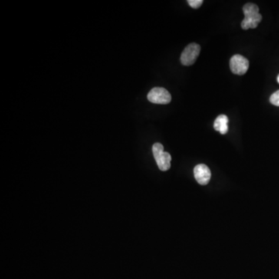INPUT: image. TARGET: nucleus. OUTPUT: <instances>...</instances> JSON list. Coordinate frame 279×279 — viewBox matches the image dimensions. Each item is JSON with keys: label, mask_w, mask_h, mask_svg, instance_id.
I'll use <instances>...</instances> for the list:
<instances>
[{"label": "nucleus", "mask_w": 279, "mask_h": 279, "mask_svg": "<svg viewBox=\"0 0 279 279\" xmlns=\"http://www.w3.org/2000/svg\"><path fill=\"white\" fill-rule=\"evenodd\" d=\"M188 4L192 8L198 9L202 5L203 1L202 0H188Z\"/></svg>", "instance_id": "9"}, {"label": "nucleus", "mask_w": 279, "mask_h": 279, "mask_svg": "<svg viewBox=\"0 0 279 279\" xmlns=\"http://www.w3.org/2000/svg\"><path fill=\"white\" fill-rule=\"evenodd\" d=\"M148 99L155 104H168L172 101V96L164 88H154L148 94Z\"/></svg>", "instance_id": "3"}, {"label": "nucleus", "mask_w": 279, "mask_h": 279, "mask_svg": "<svg viewBox=\"0 0 279 279\" xmlns=\"http://www.w3.org/2000/svg\"><path fill=\"white\" fill-rule=\"evenodd\" d=\"M277 83H278V84H279V75H278V76H277Z\"/></svg>", "instance_id": "10"}, {"label": "nucleus", "mask_w": 279, "mask_h": 279, "mask_svg": "<svg viewBox=\"0 0 279 279\" xmlns=\"http://www.w3.org/2000/svg\"><path fill=\"white\" fill-rule=\"evenodd\" d=\"M194 176L199 185H207L211 181V169L207 165L199 164L194 168Z\"/></svg>", "instance_id": "6"}, {"label": "nucleus", "mask_w": 279, "mask_h": 279, "mask_svg": "<svg viewBox=\"0 0 279 279\" xmlns=\"http://www.w3.org/2000/svg\"><path fill=\"white\" fill-rule=\"evenodd\" d=\"M270 102L274 106H279V90L273 93L270 97Z\"/></svg>", "instance_id": "8"}, {"label": "nucleus", "mask_w": 279, "mask_h": 279, "mask_svg": "<svg viewBox=\"0 0 279 279\" xmlns=\"http://www.w3.org/2000/svg\"><path fill=\"white\" fill-rule=\"evenodd\" d=\"M152 152L158 168L162 172H166L171 168L172 156L168 152H164L162 144L155 143L152 147Z\"/></svg>", "instance_id": "2"}, {"label": "nucleus", "mask_w": 279, "mask_h": 279, "mask_svg": "<svg viewBox=\"0 0 279 279\" xmlns=\"http://www.w3.org/2000/svg\"><path fill=\"white\" fill-rule=\"evenodd\" d=\"M230 67L234 74L243 76L249 68V61L241 54H235L230 61Z\"/></svg>", "instance_id": "5"}, {"label": "nucleus", "mask_w": 279, "mask_h": 279, "mask_svg": "<svg viewBox=\"0 0 279 279\" xmlns=\"http://www.w3.org/2000/svg\"><path fill=\"white\" fill-rule=\"evenodd\" d=\"M244 19L241 23L243 30L254 29L262 20V16L259 14V8L256 4H247L243 7Z\"/></svg>", "instance_id": "1"}, {"label": "nucleus", "mask_w": 279, "mask_h": 279, "mask_svg": "<svg viewBox=\"0 0 279 279\" xmlns=\"http://www.w3.org/2000/svg\"><path fill=\"white\" fill-rule=\"evenodd\" d=\"M228 117L226 115H220L214 121V129L221 134H226L228 132Z\"/></svg>", "instance_id": "7"}, {"label": "nucleus", "mask_w": 279, "mask_h": 279, "mask_svg": "<svg viewBox=\"0 0 279 279\" xmlns=\"http://www.w3.org/2000/svg\"><path fill=\"white\" fill-rule=\"evenodd\" d=\"M201 47L198 44L192 43L188 44L184 51H182L181 55V62L183 65L190 66L193 64L196 61L197 57L200 53Z\"/></svg>", "instance_id": "4"}]
</instances>
